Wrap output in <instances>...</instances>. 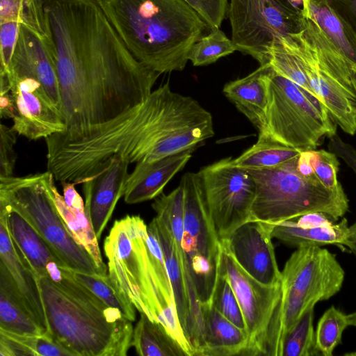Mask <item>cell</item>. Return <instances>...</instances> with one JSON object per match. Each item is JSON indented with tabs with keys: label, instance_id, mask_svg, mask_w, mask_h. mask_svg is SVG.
<instances>
[{
	"label": "cell",
	"instance_id": "cell-1",
	"mask_svg": "<svg viewBox=\"0 0 356 356\" xmlns=\"http://www.w3.org/2000/svg\"><path fill=\"white\" fill-rule=\"evenodd\" d=\"M67 134L143 102L161 75L129 51L97 0H43Z\"/></svg>",
	"mask_w": 356,
	"mask_h": 356
},
{
	"label": "cell",
	"instance_id": "cell-2",
	"mask_svg": "<svg viewBox=\"0 0 356 356\" xmlns=\"http://www.w3.org/2000/svg\"><path fill=\"white\" fill-rule=\"evenodd\" d=\"M38 280L47 332L75 356H126L132 346V322L106 305L74 277L51 261Z\"/></svg>",
	"mask_w": 356,
	"mask_h": 356
},
{
	"label": "cell",
	"instance_id": "cell-3",
	"mask_svg": "<svg viewBox=\"0 0 356 356\" xmlns=\"http://www.w3.org/2000/svg\"><path fill=\"white\" fill-rule=\"evenodd\" d=\"M131 54L163 73L183 70L192 46L212 31L184 0H97Z\"/></svg>",
	"mask_w": 356,
	"mask_h": 356
},
{
	"label": "cell",
	"instance_id": "cell-4",
	"mask_svg": "<svg viewBox=\"0 0 356 356\" xmlns=\"http://www.w3.org/2000/svg\"><path fill=\"white\" fill-rule=\"evenodd\" d=\"M298 156L271 168L247 170L255 183L251 220L274 225L321 212L337 221L348 211L343 188L331 189L316 175H302L297 168Z\"/></svg>",
	"mask_w": 356,
	"mask_h": 356
},
{
	"label": "cell",
	"instance_id": "cell-5",
	"mask_svg": "<svg viewBox=\"0 0 356 356\" xmlns=\"http://www.w3.org/2000/svg\"><path fill=\"white\" fill-rule=\"evenodd\" d=\"M147 225L138 215L115 220L104 243L108 276L118 291L140 312L167 325L173 318L149 258Z\"/></svg>",
	"mask_w": 356,
	"mask_h": 356
},
{
	"label": "cell",
	"instance_id": "cell-6",
	"mask_svg": "<svg viewBox=\"0 0 356 356\" xmlns=\"http://www.w3.org/2000/svg\"><path fill=\"white\" fill-rule=\"evenodd\" d=\"M345 272L336 255L318 246L298 248L281 271V293L273 323L271 356H282L286 333L302 315L341 289Z\"/></svg>",
	"mask_w": 356,
	"mask_h": 356
},
{
	"label": "cell",
	"instance_id": "cell-7",
	"mask_svg": "<svg viewBox=\"0 0 356 356\" xmlns=\"http://www.w3.org/2000/svg\"><path fill=\"white\" fill-rule=\"evenodd\" d=\"M304 29L291 35L309 85L334 122L356 134V72L319 26L304 17Z\"/></svg>",
	"mask_w": 356,
	"mask_h": 356
},
{
	"label": "cell",
	"instance_id": "cell-8",
	"mask_svg": "<svg viewBox=\"0 0 356 356\" xmlns=\"http://www.w3.org/2000/svg\"><path fill=\"white\" fill-rule=\"evenodd\" d=\"M54 177L48 170L23 177H0V202L26 219L63 267L74 272L106 275L67 229L50 193Z\"/></svg>",
	"mask_w": 356,
	"mask_h": 356
},
{
	"label": "cell",
	"instance_id": "cell-9",
	"mask_svg": "<svg viewBox=\"0 0 356 356\" xmlns=\"http://www.w3.org/2000/svg\"><path fill=\"white\" fill-rule=\"evenodd\" d=\"M267 97L264 124L259 133L266 132L279 143L301 150L314 149L325 138L337 134V124L325 106L271 67Z\"/></svg>",
	"mask_w": 356,
	"mask_h": 356
},
{
	"label": "cell",
	"instance_id": "cell-10",
	"mask_svg": "<svg viewBox=\"0 0 356 356\" xmlns=\"http://www.w3.org/2000/svg\"><path fill=\"white\" fill-rule=\"evenodd\" d=\"M180 184L184 193L181 245L188 275L200 304H211L219 275L221 241L210 216L199 173L184 174Z\"/></svg>",
	"mask_w": 356,
	"mask_h": 356
},
{
	"label": "cell",
	"instance_id": "cell-11",
	"mask_svg": "<svg viewBox=\"0 0 356 356\" xmlns=\"http://www.w3.org/2000/svg\"><path fill=\"white\" fill-rule=\"evenodd\" d=\"M227 15L237 51L260 65L268 63V51L276 39L304 29L302 10L290 0H230Z\"/></svg>",
	"mask_w": 356,
	"mask_h": 356
},
{
	"label": "cell",
	"instance_id": "cell-12",
	"mask_svg": "<svg viewBox=\"0 0 356 356\" xmlns=\"http://www.w3.org/2000/svg\"><path fill=\"white\" fill-rule=\"evenodd\" d=\"M232 157L222 159L199 172L207 206L220 241L251 220L255 183L250 172L231 164Z\"/></svg>",
	"mask_w": 356,
	"mask_h": 356
},
{
	"label": "cell",
	"instance_id": "cell-13",
	"mask_svg": "<svg viewBox=\"0 0 356 356\" xmlns=\"http://www.w3.org/2000/svg\"><path fill=\"white\" fill-rule=\"evenodd\" d=\"M221 244L219 270L229 280L243 313L248 338L245 355H266L281 285L267 286L256 280L237 263L226 243Z\"/></svg>",
	"mask_w": 356,
	"mask_h": 356
},
{
	"label": "cell",
	"instance_id": "cell-14",
	"mask_svg": "<svg viewBox=\"0 0 356 356\" xmlns=\"http://www.w3.org/2000/svg\"><path fill=\"white\" fill-rule=\"evenodd\" d=\"M8 76L15 106L12 129L18 135L38 140L65 130L63 113L50 100L35 75L15 56Z\"/></svg>",
	"mask_w": 356,
	"mask_h": 356
},
{
	"label": "cell",
	"instance_id": "cell-15",
	"mask_svg": "<svg viewBox=\"0 0 356 356\" xmlns=\"http://www.w3.org/2000/svg\"><path fill=\"white\" fill-rule=\"evenodd\" d=\"M272 238L270 224L250 220L222 241L237 263L251 277L263 284L276 286L280 284L281 271Z\"/></svg>",
	"mask_w": 356,
	"mask_h": 356
},
{
	"label": "cell",
	"instance_id": "cell-16",
	"mask_svg": "<svg viewBox=\"0 0 356 356\" xmlns=\"http://www.w3.org/2000/svg\"><path fill=\"white\" fill-rule=\"evenodd\" d=\"M129 164L120 156H113L82 183L86 212L98 240L118 200L124 196Z\"/></svg>",
	"mask_w": 356,
	"mask_h": 356
},
{
	"label": "cell",
	"instance_id": "cell-17",
	"mask_svg": "<svg viewBox=\"0 0 356 356\" xmlns=\"http://www.w3.org/2000/svg\"><path fill=\"white\" fill-rule=\"evenodd\" d=\"M160 243L173 290L180 325L189 343L191 316L201 315V304L191 281L184 250L182 238H175L168 227L156 217L149 224ZM191 344V343H190Z\"/></svg>",
	"mask_w": 356,
	"mask_h": 356
},
{
	"label": "cell",
	"instance_id": "cell-18",
	"mask_svg": "<svg viewBox=\"0 0 356 356\" xmlns=\"http://www.w3.org/2000/svg\"><path fill=\"white\" fill-rule=\"evenodd\" d=\"M0 264L5 267L33 317L45 333L48 325L38 279L15 246L8 232L6 215L1 212Z\"/></svg>",
	"mask_w": 356,
	"mask_h": 356
},
{
	"label": "cell",
	"instance_id": "cell-19",
	"mask_svg": "<svg viewBox=\"0 0 356 356\" xmlns=\"http://www.w3.org/2000/svg\"><path fill=\"white\" fill-rule=\"evenodd\" d=\"M13 56L21 60L32 71L42 85L50 100L63 113L59 83L50 38L42 36L21 24Z\"/></svg>",
	"mask_w": 356,
	"mask_h": 356
},
{
	"label": "cell",
	"instance_id": "cell-20",
	"mask_svg": "<svg viewBox=\"0 0 356 356\" xmlns=\"http://www.w3.org/2000/svg\"><path fill=\"white\" fill-rule=\"evenodd\" d=\"M193 150L175 154L150 163H137L125 184L124 200L132 204L159 196L169 181L188 162Z\"/></svg>",
	"mask_w": 356,
	"mask_h": 356
},
{
	"label": "cell",
	"instance_id": "cell-21",
	"mask_svg": "<svg viewBox=\"0 0 356 356\" xmlns=\"http://www.w3.org/2000/svg\"><path fill=\"white\" fill-rule=\"evenodd\" d=\"M203 348L200 356L245 355L248 338L211 304L201 305Z\"/></svg>",
	"mask_w": 356,
	"mask_h": 356
},
{
	"label": "cell",
	"instance_id": "cell-22",
	"mask_svg": "<svg viewBox=\"0 0 356 356\" xmlns=\"http://www.w3.org/2000/svg\"><path fill=\"white\" fill-rule=\"evenodd\" d=\"M0 212L6 215L8 232L15 246L38 280L48 275L47 265L51 261L63 267L45 241L21 213L3 202H0Z\"/></svg>",
	"mask_w": 356,
	"mask_h": 356
},
{
	"label": "cell",
	"instance_id": "cell-23",
	"mask_svg": "<svg viewBox=\"0 0 356 356\" xmlns=\"http://www.w3.org/2000/svg\"><path fill=\"white\" fill-rule=\"evenodd\" d=\"M270 65H260L248 76L232 81L223 88V93L259 130L261 131L268 104L267 76Z\"/></svg>",
	"mask_w": 356,
	"mask_h": 356
},
{
	"label": "cell",
	"instance_id": "cell-24",
	"mask_svg": "<svg viewBox=\"0 0 356 356\" xmlns=\"http://www.w3.org/2000/svg\"><path fill=\"white\" fill-rule=\"evenodd\" d=\"M271 236L287 245L323 247L334 245L346 246L349 241V226L346 218L339 222L322 226H300L292 219L271 225Z\"/></svg>",
	"mask_w": 356,
	"mask_h": 356
},
{
	"label": "cell",
	"instance_id": "cell-25",
	"mask_svg": "<svg viewBox=\"0 0 356 356\" xmlns=\"http://www.w3.org/2000/svg\"><path fill=\"white\" fill-rule=\"evenodd\" d=\"M302 15L313 20L356 72V34L328 0H302Z\"/></svg>",
	"mask_w": 356,
	"mask_h": 356
},
{
	"label": "cell",
	"instance_id": "cell-26",
	"mask_svg": "<svg viewBox=\"0 0 356 356\" xmlns=\"http://www.w3.org/2000/svg\"><path fill=\"white\" fill-rule=\"evenodd\" d=\"M0 328L26 335L44 333L33 317L5 267L1 264Z\"/></svg>",
	"mask_w": 356,
	"mask_h": 356
},
{
	"label": "cell",
	"instance_id": "cell-27",
	"mask_svg": "<svg viewBox=\"0 0 356 356\" xmlns=\"http://www.w3.org/2000/svg\"><path fill=\"white\" fill-rule=\"evenodd\" d=\"M54 177L50 183V193L54 204L74 241L85 249L94 259L97 266L106 273L107 267L104 263L98 238L95 235L91 221L86 209L68 207L54 184Z\"/></svg>",
	"mask_w": 356,
	"mask_h": 356
},
{
	"label": "cell",
	"instance_id": "cell-28",
	"mask_svg": "<svg viewBox=\"0 0 356 356\" xmlns=\"http://www.w3.org/2000/svg\"><path fill=\"white\" fill-rule=\"evenodd\" d=\"M132 346L141 356H188L161 323L143 313L134 328Z\"/></svg>",
	"mask_w": 356,
	"mask_h": 356
},
{
	"label": "cell",
	"instance_id": "cell-29",
	"mask_svg": "<svg viewBox=\"0 0 356 356\" xmlns=\"http://www.w3.org/2000/svg\"><path fill=\"white\" fill-rule=\"evenodd\" d=\"M302 151L279 143L266 132H260L257 143L237 158L232 159L231 164L245 170L271 168L299 156Z\"/></svg>",
	"mask_w": 356,
	"mask_h": 356
},
{
	"label": "cell",
	"instance_id": "cell-30",
	"mask_svg": "<svg viewBox=\"0 0 356 356\" xmlns=\"http://www.w3.org/2000/svg\"><path fill=\"white\" fill-rule=\"evenodd\" d=\"M15 21L50 38L43 0H0V23Z\"/></svg>",
	"mask_w": 356,
	"mask_h": 356
},
{
	"label": "cell",
	"instance_id": "cell-31",
	"mask_svg": "<svg viewBox=\"0 0 356 356\" xmlns=\"http://www.w3.org/2000/svg\"><path fill=\"white\" fill-rule=\"evenodd\" d=\"M350 326L349 314L334 306L322 315L315 330L316 348L320 355L332 356L336 347L341 343L343 331Z\"/></svg>",
	"mask_w": 356,
	"mask_h": 356
},
{
	"label": "cell",
	"instance_id": "cell-32",
	"mask_svg": "<svg viewBox=\"0 0 356 356\" xmlns=\"http://www.w3.org/2000/svg\"><path fill=\"white\" fill-rule=\"evenodd\" d=\"M314 308L308 309L285 335L282 356H319L316 348Z\"/></svg>",
	"mask_w": 356,
	"mask_h": 356
},
{
	"label": "cell",
	"instance_id": "cell-33",
	"mask_svg": "<svg viewBox=\"0 0 356 356\" xmlns=\"http://www.w3.org/2000/svg\"><path fill=\"white\" fill-rule=\"evenodd\" d=\"M76 279L111 307L118 309L131 322L136 319L135 307L118 291L108 275L72 271Z\"/></svg>",
	"mask_w": 356,
	"mask_h": 356
},
{
	"label": "cell",
	"instance_id": "cell-34",
	"mask_svg": "<svg viewBox=\"0 0 356 356\" xmlns=\"http://www.w3.org/2000/svg\"><path fill=\"white\" fill-rule=\"evenodd\" d=\"M235 51H237V48L232 40L220 29H216L204 35L192 46L188 60L194 66L207 65Z\"/></svg>",
	"mask_w": 356,
	"mask_h": 356
},
{
	"label": "cell",
	"instance_id": "cell-35",
	"mask_svg": "<svg viewBox=\"0 0 356 356\" xmlns=\"http://www.w3.org/2000/svg\"><path fill=\"white\" fill-rule=\"evenodd\" d=\"M211 304L226 318L246 331L243 313L234 291L226 276L220 270Z\"/></svg>",
	"mask_w": 356,
	"mask_h": 356
},
{
	"label": "cell",
	"instance_id": "cell-36",
	"mask_svg": "<svg viewBox=\"0 0 356 356\" xmlns=\"http://www.w3.org/2000/svg\"><path fill=\"white\" fill-rule=\"evenodd\" d=\"M314 173L319 180L331 189L342 187L337 179L339 170L338 156L325 149H308Z\"/></svg>",
	"mask_w": 356,
	"mask_h": 356
},
{
	"label": "cell",
	"instance_id": "cell-37",
	"mask_svg": "<svg viewBox=\"0 0 356 356\" xmlns=\"http://www.w3.org/2000/svg\"><path fill=\"white\" fill-rule=\"evenodd\" d=\"M38 336L19 334L0 328V356H38Z\"/></svg>",
	"mask_w": 356,
	"mask_h": 356
},
{
	"label": "cell",
	"instance_id": "cell-38",
	"mask_svg": "<svg viewBox=\"0 0 356 356\" xmlns=\"http://www.w3.org/2000/svg\"><path fill=\"white\" fill-rule=\"evenodd\" d=\"M212 30L220 29L227 13L228 0H184Z\"/></svg>",
	"mask_w": 356,
	"mask_h": 356
},
{
	"label": "cell",
	"instance_id": "cell-39",
	"mask_svg": "<svg viewBox=\"0 0 356 356\" xmlns=\"http://www.w3.org/2000/svg\"><path fill=\"white\" fill-rule=\"evenodd\" d=\"M20 25L19 22L15 21L0 23V73H9Z\"/></svg>",
	"mask_w": 356,
	"mask_h": 356
},
{
	"label": "cell",
	"instance_id": "cell-40",
	"mask_svg": "<svg viewBox=\"0 0 356 356\" xmlns=\"http://www.w3.org/2000/svg\"><path fill=\"white\" fill-rule=\"evenodd\" d=\"M17 133L11 128L1 124L0 126V177L13 175L16 161L14 145Z\"/></svg>",
	"mask_w": 356,
	"mask_h": 356
},
{
	"label": "cell",
	"instance_id": "cell-41",
	"mask_svg": "<svg viewBox=\"0 0 356 356\" xmlns=\"http://www.w3.org/2000/svg\"><path fill=\"white\" fill-rule=\"evenodd\" d=\"M328 149L341 159L356 175V148L343 140L337 134L329 138ZM349 241L356 244V220L349 226Z\"/></svg>",
	"mask_w": 356,
	"mask_h": 356
},
{
	"label": "cell",
	"instance_id": "cell-42",
	"mask_svg": "<svg viewBox=\"0 0 356 356\" xmlns=\"http://www.w3.org/2000/svg\"><path fill=\"white\" fill-rule=\"evenodd\" d=\"M332 8L356 34V0H328Z\"/></svg>",
	"mask_w": 356,
	"mask_h": 356
},
{
	"label": "cell",
	"instance_id": "cell-43",
	"mask_svg": "<svg viewBox=\"0 0 356 356\" xmlns=\"http://www.w3.org/2000/svg\"><path fill=\"white\" fill-rule=\"evenodd\" d=\"M63 198L66 204L72 208L84 209L85 203L74 187V184L70 181H61Z\"/></svg>",
	"mask_w": 356,
	"mask_h": 356
},
{
	"label": "cell",
	"instance_id": "cell-44",
	"mask_svg": "<svg viewBox=\"0 0 356 356\" xmlns=\"http://www.w3.org/2000/svg\"><path fill=\"white\" fill-rule=\"evenodd\" d=\"M15 113V106L10 92L0 95L1 118L13 119Z\"/></svg>",
	"mask_w": 356,
	"mask_h": 356
},
{
	"label": "cell",
	"instance_id": "cell-45",
	"mask_svg": "<svg viewBox=\"0 0 356 356\" xmlns=\"http://www.w3.org/2000/svg\"><path fill=\"white\" fill-rule=\"evenodd\" d=\"M356 257V244L350 242L346 246ZM350 326L356 327V312L349 314Z\"/></svg>",
	"mask_w": 356,
	"mask_h": 356
},
{
	"label": "cell",
	"instance_id": "cell-46",
	"mask_svg": "<svg viewBox=\"0 0 356 356\" xmlns=\"http://www.w3.org/2000/svg\"><path fill=\"white\" fill-rule=\"evenodd\" d=\"M292 3L293 2H296V3H302V0H290Z\"/></svg>",
	"mask_w": 356,
	"mask_h": 356
}]
</instances>
